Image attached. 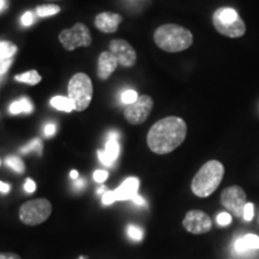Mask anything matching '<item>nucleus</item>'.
I'll use <instances>...</instances> for the list:
<instances>
[{
  "instance_id": "10",
  "label": "nucleus",
  "mask_w": 259,
  "mask_h": 259,
  "mask_svg": "<svg viewBox=\"0 0 259 259\" xmlns=\"http://www.w3.org/2000/svg\"><path fill=\"white\" fill-rule=\"evenodd\" d=\"M109 52L118 60V64L122 67H134L137 63V53L135 48L126 40L114 38L109 42Z\"/></svg>"
},
{
  "instance_id": "28",
  "label": "nucleus",
  "mask_w": 259,
  "mask_h": 259,
  "mask_svg": "<svg viewBox=\"0 0 259 259\" xmlns=\"http://www.w3.org/2000/svg\"><path fill=\"white\" fill-rule=\"evenodd\" d=\"M107 178H108V171L107 170L99 169L95 170V173H94V180H95L96 183H103V181L107 180Z\"/></svg>"
},
{
  "instance_id": "38",
  "label": "nucleus",
  "mask_w": 259,
  "mask_h": 259,
  "mask_svg": "<svg viewBox=\"0 0 259 259\" xmlns=\"http://www.w3.org/2000/svg\"><path fill=\"white\" fill-rule=\"evenodd\" d=\"M6 8V0H0V12Z\"/></svg>"
},
{
  "instance_id": "27",
  "label": "nucleus",
  "mask_w": 259,
  "mask_h": 259,
  "mask_svg": "<svg viewBox=\"0 0 259 259\" xmlns=\"http://www.w3.org/2000/svg\"><path fill=\"white\" fill-rule=\"evenodd\" d=\"M218 223L220 226L226 227L229 226L232 223V215L229 212H221L218 215Z\"/></svg>"
},
{
  "instance_id": "24",
  "label": "nucleus",
  "mask_w": 259,
  "mask_h": 259,
  "mask_svg": "<svg viewBox=\"0 0 259 259\" xmlns=\"http://www.w3.org/2000/svg\"><path fill=\"white\" fill-rule=\"evenodd\" d=\"M127 235L132 239V240L142 241V239H143V229L138 226L130 225L127 227Z\"/></svg>"
},
{
  "instance_id": "8",
  "label": "nucleus",
  "mask_w": 259,
  "mask_h": 259,
  "mask_svg": "<svg viewBox=\"0 0 259 259\" xmlns=\"http://www.w3.org/2000/svg\"><path fill=\"white\" fill-rule=\"evenodd\" d=\"M247 203L245 191L240 186H229L222 191L221 204L235 218H242L244 209Z\"/></svg>"
},
{
  "instance_id": "25",
  "label": "nucleus",
  "mask_w": 259,
  "mask_h": 259,
  "mask_svg": "<svg viewBox=\"0 0 259 259\" xmlns=\"http://www.w3.org/2000/svg\"><path fill=\"white\" fill-rule=\"evenodd\" d=\"M138 94L135 92V90H126V92H124L122 93V95H121V101H122V103H124V105H131V103H134V102H136L137 101V99H138Z\"/></svg>"
},
{
  "instance_id": "13",
  "label": "nucleus",
  "mask_w": 259,
  "mask_h": 259,
  "mask_svg": "<svg viewBox=\"0 0 259 259\" xmlns=\"http://www.w3.org/2000/svg\"><path fill=\"white\" fill-rule=\"evenodd\" d=\"M213 28L216 29V31L223 35V36L229 37V38H238L244 36L246 32V24L244 19L241 17L238 21L232 22V23H223V22L216 21L212 19Z\"/></svg>"
},
{
  "instance_id": "26",
  "label": "nucleus",
  "mask_w": 259,
  "mask_h": 259,
  "mask_svg": "<svg viewBox=\"0 0 259 259\" xmlns=\"http://www.w3.org/2000/svg\"><path fill=\"white\" fill-rule=\"evenodd\" d=\"M253 215H254L253 204L247 203L244 209V215H242V219H244L246 222H250V221H252V219H253Z\"/></svg>"
},
{
  "instance_id": "16",
  "label": "nucleus",
  "mask_w": 259,
  "mask_h": 259,
  "mask_svg": "<svg viewBox=\"0 0 259 259\" xmlns=\"http://www.w3.org/2000/svg\"><path fill=\"white\" fill-rule=\"evenodd\" d=\"M139 189V179L138 178L131 177L127 178L124 183L121 184L118 189L113 191V198L114 202H119V200H130L134 198L135 196L138 194Z\"/></svg>"
},
{
  "instance_id": "41",
  "label": "nucleus",
  "mask_w": 259,
  "mask_h": 259,
  "mask_svg": "<svg viewBox=\"0 0 259 259\" xmlns=\"http://www.w3.org/2000/svg\"><path fill=\"white\" fill-rule=\"evenodd\" d=\"M79 259H85V258H83V257H79Z\"/></svg>"
},
{
  "instance_id": "15",
  "label": "nucleus",
  "mask_w": 259,
  "mask_h": 259,
  "mask_svg": "<svg viewBox=\"0 0 259 259\" xmlns=\"http://www.w3.org/2000/svg\"><path fill=\"white\" fill-rule=\"evenodd\" d=\"M106 141L105 150L97 151V156L100 162L106 167H113L120 154V145H119L118 139L106 138Z\"/></svg>"
},
{
  "instance_id": "30",
  "label": "nucleus",
  "mask_w": 259,
  "mask_h": 259,
  "mask_svg": "<svg viewBox=\"0 0 259 259\" xmlns=\"http://www.w3.org/2000/svg\"><path fill=\"white\" fill-rule=\"evenodd\" d=\"M12 64V59H8V60H2L0 59V76H4V74L8 72V70L10 69Z\"/></svg>"
},
{
  "instance_id": "36",
  "label": "nucleus",
  "mask_w": 259,
  "mask_h": 259,
  "mask_svg": "<svg viewBox=\"0 0 259 259\" xmlns=\"http://www.w3.org/2000/svg\"><path fill=\"white\" fill-rule=\"evenodd\" d=\"M84 184H85V183H84V180L83 179H79V178H78V179H76V180L73 181V186H74V189H76V190L83 189Z\"/></svg>"
},
{
  "instance_id": "42",
  "label": "nucleus",
  "mask_w": 259,
  "mask_h": 259,
  "mask_svg": "<svg viewBox=\"0 0 259 259\" xmlns=\"http://www.w3.org/2000/svg\"><path fill=\"white\" fill-rule=\"evenodd\" d=\"M0 163H2V161H0Z\"/></svg>"
},
{
  "instance_id": "23",
  "label": "nucleus",
  "mask_w": 259,
  "mask_h": 259,
  "mask_svg": "<svg viewBox=\"0 0 259 259\" xmlns=\"http://www.w3.org/2000/svg\"><path fill=\"white\" fill-rule=\"evenodd\" d=\"M42 149H44L42 142L38 138H34V139H31L28 144L23 145V147L19 149V151H21L22 154H29V153H31V151H35V153L41 155Z\"/></svg>"
},
{
  "instance_id": "31",
  "label": "nucleus",
  "mask_w": 259,
  "mask_h": 259,
  "mask_svg": "<svg viewBox=\"0 0 259 259\" xmlns=\"http://www.w3.org/2000/svg\"><path fill=\"white\" fill-rule=\"evenodd\" d=\"M24 190H25V192H28V193L35 192V191H36V183H35L32 179H30V178H28L27 181H25V184H24Z\"/></svg>"
},
{
  "instance_id": "19",
  "label": "nucleus",
  "mask_w": 259,
  "mask_h": 259,
  "mask_svg": "<svg viewBox=\"0 0 259 259\" xmlns=\"http://www.w3.org/2000/svg\"><path fill=\"white\" fill-rule=\"evenodd\" d=\"M15 80H17L19 83H25L29 85H36L42 80V77L36 70H30L27 72L19 73L15 77Z\"/></svg>"
},
{
  "instance_id": "12",
  "label": "nucleus",
  "mask_w": 259,
  "mask_h": 259,
  "mask_svg": "<svg viewBox=\"0 0 259 259\" xmlns=\"http://www.w3.org/2000/svg\"><path fill=\"white\" fill-rule=\"evenodd\" d=\"M122 22V16L116 14V12L106 11L101 12L95 17V27L100 31L105 32V34H113V32L118 31L119 25Z\"/></svg>"
},
{
  "instance_id": "39",
  "label": "nucleus",
  "mask_w": 259,
  "mask_h": 259,
  "mask_svg": "<svg viewBox=\"0 0 259 259\" xmlns=\"http://www.w3.org/2000/svg\"><path fill=\"white\" fill-rule=\"evenodd\" d=\"M105 192H106V187H105V186L100 187V189L97 190V193H99V194H103Z\"/></svg>"
},
{
  "instance_id": "7",
  "label": "nucleus",
  "mask_w": 259,
  "mask_h": 259,
  "mask_svg": "<svg viewBox=\"0 0 259 259\" xmlns=\"http://www.w3.org/2000/svg\"><path fill=\"white\" fill-rule=\"evenodd\" d=\"M154 108V100L149 95H141L137 101L124 108V116L131 125H141L148 120Z\"/></svg>"
},
{
  "instance_id": "5",
  "label": "nucleus",
  "mask_w": 259,
  "mask_h": 259,
  "mask_svg": "<svg viewBox=\"0 0 259 259\" xmlns=\"http://www.w3.org/2000/svg\"><path fill=\"white\" fill-rule=\"evenodd\" d=\"M52 213V204L46 198L31 199L19 208V220L27 226H38L47 221Z\"/></svg>"
},
{
  "instance_id": "6",
  "label": "nucleus",
  "mask_w": 259,
  "mask_h": 259,
  "mask_svg": "<svg viewBox=\"0 0 259 259\" xmlns=\"http://www.w3.org/2000/svg\"><path fill=\"white\" fill-rule=\"evenodd\" d=\"M59 41L65 50L72 52L79 47H89L93 42V37L90 29L85 24L76 23L72 28L60 31Z\"/></svg>"
},
{
  "instance_id": "14",
  "label": "nucleus",
  "mask_w": 259,
  "mask_h": 259,
  "mask_svg": "<svg viewBox=\"0 0 259 259\" xmlns=\"http://www.w3.org/2000/svg\"><path fill=\"white\" fill-rule=\"evenodd\" d=\"M119 66L118 60L109 51L102 52L97 59V77L101 80H107L114 73Z\"/></svg>"
},
{
  "instance_id": "40",
  "label": "nucleus",
  "mask_w": 259,
  "mask_h": 259,
  "mask_svg": "<svg viewBox=\"0 0 259 259\" xmlns=\"http://www.w3.org/2000/svg\"><path fill=\"white\" fill-rule=\"evenodd\" d=\"M47 2H60V0H47Z\"/></svg>"
},
{
  "instance_id": "17",
  "label": "nucleus",
  "mask_w": 259,
  "mask_h": 259,
  "mask_svg": "<svg viewBox=\"0 0 259 259\" xmlns=\"http://www.w3.org/2000/svg\"><path fill=\"white\" fill-rule=\"evenodd\" d=\"M34 111V105H32L30 100L28 97H22V99L17 100V101H14L9 107L10 114L17 115L21 114V113H24V114H30Z\"/></svg>"
},
{
  "instance_id": "29",
  "label": "nucleus",
  "mask_w": 259,
  "mask_h": 259,
  "mask_svg": "<svg viewBox=\"0 0 259 259\" xmlns=\"http://www.w3.org/2000/svg\"><path fill=\"white\" fill-rule=\"evenodd\" d=\"M21 22H22V24L24 25V27H29V25H31L32 23H34V16H32L30 11L25 12V14L22 16Z\"/></svg>"
},
{
  "instance_id": "1",
  "label": "nucleus",
  "mask_w": 259,
  "mask_h": 259,
  "mask_svg": "<svg viewBox=\"0 0 259 259\" xmlns=\"http://www.w3.org/2000/svg\"><path fill=\"white\" fill-rule=\"evenodd\" d=\"M187 136V125L179 116H166L155 122L147 135L148 148L157 155H166L179 148Z\"/></svg>"
},
{
  "instance_id": "34",
  "label": "nucleus",
  "mask_w": 259,
  "mask_h": 259,
  "mask_svg": "<svg viewBox=\"0 0 259 259\" xmlns=\"http://www.w3.org/2000/svg\"><path fill=\"white\" fill-rule=\"evenodd\" d=\"M132 202H134L136 205L147 206V202H145V199L142 196H139V194H137V196H135L134 198H132Z\"/></svg>"
},
{
  "instance_id": "4",
  "label": "nucleus",
  "mask_w": 259,
  "mask_h": 259,
  "mask_svg": "<svg viewBox=\"0 0 259 259\" xmlns=\"http://www.w3.org/2000/svg\"><path fill=\"white\" fill-rule=\"evenodd\" d=\"M94 95L92 78L84 72H78L71 77L67 85V97L73 102L74 111L83 112L90 106Z\"/></svg>"
},
{
  "instance_id": "32",
  "label": "nucleus",
  "mask_w": 259,
  "mask_h": 259,
  "mask_svg": "<svg viewBox=\"0 0 259 259\" xmlns=\"http://www.w3.org/2000/svg\"><path fill=\"white\" fill-rule=\"evenodd\" d=\"M57 132V125L56 124H47L45 126V130H44V134L46 137H52V136L56 135Z\"/></svg>"
},
{
  "instance_id": "21",
  "label": "nucleus",
  "mask_w": 259,
  "mask_h": 259,
  "mask_svg": "<svg viewBox=\"0 0 259 259\" xmlns=\"http://www.w3.org/2000/svg\"><path fill=\"white\" fill-rule=\"evenodd\" d=\"M5 164L9 168H11L12 170L17 171V173H23L25 170V164L24 162L21 160L18 156H15V155H10L5 158Z\"/></svg>"
},
{
  "instance_id": "9",
  "label": "nucleus",
  "mask_w": 259,
  "mask_h": 259,
  "mask_svg": "<svg viewBox=\"0 0 259 259\" xmlns=\"http://www.w3.org/2000/svg\"><path fill=\"white\" fill-rule=\"evenodd\" d=\"M183 226L187 232L199 235L210 232L212 222L208 213L202 210H190L183 220Z\"/></svg>"
},
{
  "instance_id": "2",
  "label": "nucleus",
  "mask_w": 259,
  "mask_h": 259,
  "mask_svg": "<svg viewBox=\"0 0 259 259\" xmlns=\"http://www.w3.org/2000/svg\"><path fill=\"white\" fill-rule=\"evenodd\" d=\"M154 41L158 48L168 53H179L192 46L193 35L179 24H162L154 31Z\"/></svg>"
},
{
  "instance_id": "22",
  "label": "nucleus",
  "mask_w": 259,
  "mask_h": 259,
  "mask_svg": "<svg viewBox=\"0 0 259 259\" xmlns=\"http://www.w3.org/2000/svg\"><path fill=\"white\" fill-rule=\"evenodd\" d=\"M60 6L48 4V5H40L36 8V15L38 17H50L60 12Z\"/></svg>"
},
{
  "instance_id": "37",
  "label": "nucleus",
  "mask_w": 259,
  "mask_h": 259,
  "mask_svg": "<svg viewBox=\"0 0 259 259\" xmlns=\"http://www.w3.org/2000/svg\"><path fill=\"white\" fill-rule=\"evenodd\" d=\"M70 177H71V179H73V180H76V179H78V171L77 170H71V173H70Z\"/></svg>"
},
{
  "instance_id": "3",
  "label": "nucleus",
  "mask_w": 259,
  "mask_h": 259,
  "mask_svg": "<svg viewBox=\"0 0 259 259\" xmlns=\"http://www.w3.org/2000/svg\"><path fill=\"white\" fill-rule=\"evenodd\" d=\"M225 176V167L218 160H210L200 167L193 177L191 190L194 196L206 198L218 190Z\"/></svg>"
},
{
  "instance_id": "18",
  "label": "nucleus",
  "mask_w": 259,
  "mask_h": 259,
  "mask_svg": "<svg viewBox=\"0 0 259 259\" xmlns=\"http://www.w3.org/2000/svg\"><path fill=\"white\" fill-rule=\"evenodd\" d=\"M52 107L58 109V111L70 113L74 111V105L67 96H54L51 99Z\"/></svg>"
},
{
  "instance_id": "35",
  "label": "nucleus",
  "mask_w": 259,
  "mask_h": 259,
  "mask_svg": "<svg viewBox=\"0 0 259 259\" xmlns=\"http://www.w3.org/2000/svg\"><path fill=\"white\" fill-rule=\"evenodd\" d=\"M10 190H11V186H10L9 184H5V183H3V181H0V192L9 193Z\"/></svg>"
},
{
  "instance_id": "20",
  "label": "nucleus",
  "mask_w": 259,
  "mask_h": 259,
  "mask_svg": "<svg viewBox=\"0 0 259 259\" xmlns=\"http://www.w3.org/2000/svg\"><path fill=\"white\" fill-rule=\"evenodd\" d=\"M17 52V46L11 41H0V59H12Z\"/></svg>"
},
{
  "instance_id": "11",
  "label": "nucleus",
  "mask_w": 259,
  "mask_h": 259,
  "mask_svg": "<svg viewBox=\"0 0 259 259\" xmlns=\"http://www.w3.org/2000/svg\"><path fill=\"white\" fill-rule=\"evenodd\" d=\"M259 250V236L254 234H246L234 241L233 253L238 258L244 259L252 257L253 252ZM248 259V258H247Z\"/></svg>"
},
{
  "instance_id": "33",
  "label": "nucleus",
  "mask_w": 259,
  "mask_h": 259,
  "mask_svg": "<svg viewBox=\"0 0 259 259\" xmlns=\"http://www.w3.org/2000/svg\"><path fill=\"white\" fill-rule=\"evenodd\" d=\"M0 259H22L21 255L11 252H0Z\"/></svg>"
}]
</instances>
